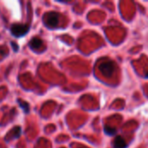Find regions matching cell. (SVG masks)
Returning a JSON list of instances; mask_svg holds the SVG:
<instances>
[{
  "instance_id": "2",
  "label": "cell",
  "mask_w": 148,
  "mask_h": 148,
  "mask_svg": "<svg viewBox=\"0 0 148 148\" xmlns=\"http://www.w3.org/2000/svg\"><path fill=\"white\" fill-rule=\"evenodd\" d=\"M114 69H115V64L111 61L102 62L100 65V70L105 76H108V77H110L114 74Z\"/></svg>"
},
{
  "instance_id": "1",
  "label": "cell",
  "mask_w": 148,
  "mask_h": 148,
  "mask_svg": "<svg viewBox=\"0 0 148 148\" xmlns=\"http://www.w3.org/2000/svg\"><path fill=\"white\" fill-rule=\"evenodd\" d=\"M29 25L28 24L16 23V24H13L10 28L11 34L16 37L23 36L25 34L29 32Z\"/></svg>"
},
{
  "instance_id": "6",
  "label": "cell",
  "mask_w": 148,
  "mask_h": 148,
  "mask_svg": "<svg viewBox=\"0 0 148 148\" xmlns=\"http://www.w3.org/2000/svg\"><path fill=\"white\" fill-rule=\"evenodd\" d=\"M18 102L20 103L19 105H20V107L21 108H23V109L24 110V112L25 113H29V104L27 103V102H24V101H23L22 100H18Z\"/></svg>"
},
{
  "instance_id": "7",
  "label": "cell",
  "mask_w": 148,
  "mask_h": 148,
  "mask_svg": "<svg viewBox=\"0 0 148 148\" xmlns=\"http://www.w3.org/2000/svg\"><path fill=\"white\" fill-rule=\"evenodd\" d=\"M104 129H105V133L107 134H108V135H113L115 133V129L114 128H112V127H110L108 126H106Z\"/></svg>"
},
{
  "instance_id": "5",
  "label": "cell",
  "mask_w": 148,
  "mask_h": 148,
  "mask_svg": "<svg viewBox=\"0 0 148 148\" xmlns=\"http://www.w3.org/2000/svg\"><path fill=\"white\" fill-rule=\"evenodd\" d=\"M127 145L125 141V140L121 137V136H118L115 138L114 141V148H127Z\"/></svg>"
},
{
  "instance_id": "4",
  "label": "cell",
  "mask_w": 148,
  "mask_h": 148,
  "mask_svg": "<svg viewBox=\"0 0 148 148\" xmlns=\"http://www.w3.org/2000/svg\"><path fill=\"white\" fill-rule=\"evenodd\" d=\"M29 46L32 49L36 50L39 49L42 46V41L41 39H39L38 37H34L30 40L29 42Z\"/></svg>"
},
{
  "instance_id": "3",
  "label": "cell",
  "mask_w": 148,
  "mask_h": 148,
  "mask_svg": "<svg viewBox=\"0 0 148 148\" xmlns=\"http://www.w3.org/2000/svg\"><path fill=\"white\" fill-rule=\"evenodd\" d=\"M59 23V15L56 12H49L46 15L45 23L50 28H55L58 25Z\"/></svg>"
}]
</instances>
